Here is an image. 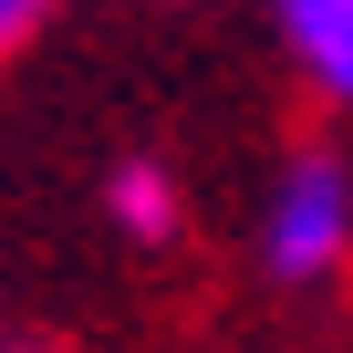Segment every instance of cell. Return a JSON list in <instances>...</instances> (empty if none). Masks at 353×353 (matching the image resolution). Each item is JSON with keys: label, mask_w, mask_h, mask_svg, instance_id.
<instances>
[{"label": "cell", "mask_w": 353, "mask_h": 353, "mask_svg": "<svg viewBox=\"0 0 353 353\" xmlns=\"http://www.w3.org/2000/svg\"><path fill=\"white\" fill-rule=\"evenodd\" d=\"M270 32H281V63H291L322 104L353 114V0H281Z\"/></svg>", "instance_id": "obj_2"}, {"label": "cell", "mask_w": 353, "mask_h": 353, "mask_svg": "<svg viewBox=\"0 0 353 353\" xmlns=\"http://www.w3.org/2000/svg\"><path fill=\"white\" fill-rule=\"evenodd\" d=\"M353 260V166L343 145H291L260 188V270L281 291H322Z\"/></svg>", "instance_id": "obj_1"}, {"label": "cell", "mask_w": 353, "mask_h": 353, "mask_svg": "<svg viewBox=\"0 0 353 353\" xmlns=\"http://www.w3.org/2000/svg\"><path fill=\"white\" fill-rule=\"evenodd\" d=\"M21 32H32V11H21V0H0V52H11Z\"/></svg>", "instance_id": "obj_4"}, {"label": "cell", "mask_w": 353, "mask_h": 353, "mask_svg": "<svg viewBox=\"0 0 353 353\" xmlns=\"http://www.w3.org/2000/svg\"><path fill=\"white\" fill-rule=\"evenodd\" d=\"M104 219H114V239H135V250H166L176 239V219H188V198H176V166L166 156H114L104 166Z\"/></svg>", "instance_id": "obj_3"}]
</instances>
